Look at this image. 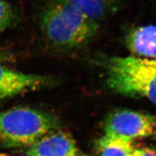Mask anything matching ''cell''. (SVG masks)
<instances>
[{
    "label": "cell",
    "mask_w": 156,
    "mask_h": 156,
    "mask_svg": "<svg viewBox=\"0 0 156 156\" xmlns=\"http://www.w3.org/2000/svg\"><path fill=\"white\" fill-rule=\"evenodd\" d=\"M0 156H5V155H2V154H0Z\"/></svg>",
    "instance_id": "cell-13"
},
{
    "label": "cell",
    "mask_w": 156,
    "mask_h": 156,
    "mask_svg": "<svg viewBox=\"0 0 156 156\" xmlns=\"http://www.w3.org/2000/svg\"><path fill=\"white\" fill-rule=\"evenodd\" d=\"M104 130L105 135L132 142L155 134L156 118L135 111H115L106 117Z\"/></svg>",
    "instance_id": "cell-4"
},
{
    "label": "cell",
    "mask_w": 156,
    "mask_h": 156,
    "mask_svg": "<svg viewBox=\"0 0 156 156\" xmlns=\"http://www.w3.org/2000/svg\"><path fill=\"white\" fill-rule=\"evenodd\" d=\"M105 80L115 93L144 98L156 105V60L137 56H114L105 65Z\"/></svg>",
    "instance_id": "cell-2"
},
{
    "label": "cell",
    "mask_w": 156,
    "mask_h": 156,
    "mask_svg": "<svg viewBox=\"0 0 156 156\" xmlns=\"http://www.w3.org/2000/svg\"><path fill=\"white\" fill-rule=\"evenodd\" d=\"M41 29L48 42L58 49L71 50L87 44L97 34L99 23L67 0H51L40 15Z\"/></svg>",
    "instance_id": "cell-1"
},
{
    "label": "cell",
    "mask_w": 156,
    "mask_h": 156,
    "mask_svg": "<svg viewBox=\"0 0 156 156\" xmlns=\"http://www.w3.org/2000/svg\"><path fill=\"white\" fill-rule=\"evenodd\" d=\"M28 156H89L78 148L73 137L51 130L29 147Z\"/></svg>",
    "instance_id": "cell-6"
},
{
    "label": "cell",
    "mask_w": 156,
    "mask_h": 156,
    "mask_svg": "<svg viewBox=\"0 0 156 156\" xmlns=\"http://www.w3.org/2000/svg\"><path fill=\"white\" fill-rule=\"evenodd\" d=\"M51 115L28 107H17L0 112V141L12 146L34 145L54 127Z\"/></svg>",
    "instance_id": "cell-3"
},
{
    "label": "cell",
    "mask_w": 156,
    "mask_h": 156,
    "mask_svg": "<svg viewBox=\"0 0 156 156\" xmlns=\"http://www.w3.org/2000/svg\"><path fill=\"white\" fill-rule=\"evenodd\" d=\"M130 156H156V151L147 147L134 149Z\"/></svg>",
    "instance_id": "cell-11"
},
{
    "label": "cell",
    "mask_w": 156,
    "mask_h": 156,
    "mask_svg": "<svg viewBox=\"0 0 156 156\" xmlns=\"http://www.w3.org/2000/svg\"><path fill=\"white\" fill-rule=\"evenodd\" d=\"M126 47L134 56L156 58V25L134 28L125 37Z\"/></svg>",
    "instance_id": "cell-7"
},
{
    "label": "cell",
    "mask_w": 156,
    "mask_h": 156,
    "mask_svg": "<svg viewBox=\"0 0 156 156\" xmlns=\"http://www.w3.org/2000/svg\"><path fill=\"white\" fill-rule=\"evenodd\" d=\"M15 15L8 2L0 0V34L7 30L14 23Z\"/></svg>",
    "instance_id": "cell-10"
},
{
    "label": "cell",
    "mask_w": 156,
    "mask_h": 156,
    "mask_svg": "<svg viewBox=\"0 0 156 156\" xmlns=\"http://www.w3.org/2000/svg\"><path fill=\"white\" fill-rule=\"evenodd\" d=\"M99 156H130L135 148L132 141L104 135L95 144Z\"/></svg>",
    "instance_id": "cell-9"
},
{
    "label": "cell",
    "mask_w": 156,
    "mask_h": 156,
    "mask_svg": "<svg viewBox=\"0 0 156 156\" xmlns=\"http://www.w3.org/2000/svg\"><path fill=\"white\" fill-rule=\"evenodd\" d=\"M2 64L0 62V99L41 88L53 81L47 76L20 73Z\"/></svg>",
    "instance_id": "cell-5"
},
{
    "label": "cell",
    "mask_w": 156,
    "mask_h": 156,
    "mask_svg": "<svg viewBox=\"0 0 156 156\" xmlns=\"http://www.w3.org/2000/svg\"><path fill=\"white\" fill-rule=\"evenodd\" d=\"M13 59H14V56H13L12 54L0 48V62H1V63L7 62H11L12 61Z\"/></svg>",
    "instance_id": "cell-12"
},
{
    "label": "cell",
    "mask_w": 156,
    "mask_h": 156,
    "mask_svg": "<svg viewBox=\"0 0 156 156\" xmlns=\"http://www.w3.org/2000/svg\"><path fill=\"white\" fill-rule=\"evenodd\" d=\"M90 18L100 23L114 15L121 0H67Z\"/></svg>",
    "instance_id": "cell-8"
}]
</instances>
